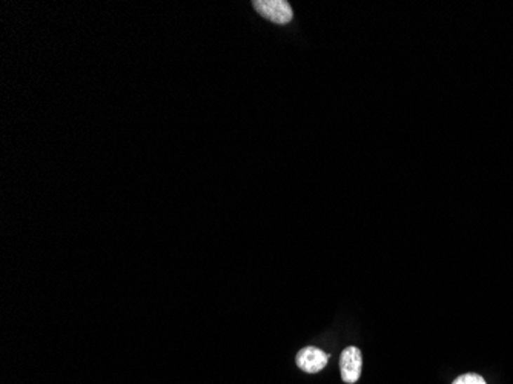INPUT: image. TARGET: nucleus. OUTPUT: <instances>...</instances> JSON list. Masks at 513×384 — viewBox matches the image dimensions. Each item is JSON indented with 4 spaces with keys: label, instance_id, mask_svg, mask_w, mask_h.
I'll use <instances>...</instances> for the list:
<instances>
[{
    "label": "nucleus",
    "instance_id": "1",
    "mask_svg": "<svg viewBox=\"0 0 513 384\" xmlns=\"http://www.w3.org/2000/svg\"><path fill=\"white\" fill-rule=\"evenodd\" d=\"M252 5H254L255 11L262 18L279 23V25L289 23L294 18L292 6L286 0H255V2H252Z\"/></svg>",
    "mask_w": 513,
    "mask_h": 384
},
{
    "label": "nucleus",
    "instance_id": "2",
    "mask_svg": "<svg viewBox=\"0 0 513 384\" xmlns=\"http://www.w3.org/2000/svg\"><path fill=\"white\" fill-rule=\"evenodd\" d=\"M361 366H363V357L360 349L355 346H349L341 352L340 371H341V378H343L345 383L352 384L358 381L361 375Z\"/></svg>",
    "mask_w": 513,
    "mask_h": 384
},
{
    "label": "nucleus",
    "instance_id": "3",
    "mask_svg": "<svg viewBox=\"0 0 513 384\" xmlns=\"http://www.w3.org/2000/svg\"><path fill=\"white\" fill-rule=\"evenodd\" d=\"M329 362V355L319 348H303L297 354V366L306 373H317L323 371Z\"/></svg>",
    "mask_w": 513,
    "mask_h": 384
},
{
    "label": "nucleus",
    "instance_id": "4",
    "mask_svg": "<svg viewBox=\"0 0 513 384\" xmlns=\"http://www.w3.org/2000/svg\"><path fill=\"white\" fill-rule=\"evenodd\" d=\"M452 384H486V380L478 373H464Z\"/></svg>",
    "mask_w": 513,
    "mask_h": 384
}]
</instances>
